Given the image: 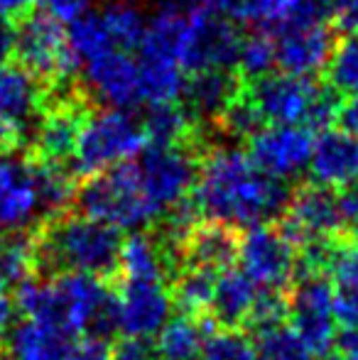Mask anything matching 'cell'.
I'll return each mask as SVG.
<instances>
[{"instance_id":"1","label":"cell","mask_w":358,"mask_h":360,"mask_svg":"<svg viewBox=\"0 0 358 360\" xmlns=\"http://www.w3.org/2000/svg\"><path fill=\"white\" fill-rule=\"evenodd\" d=\"M191 199L206 221L234 231H250L280 218L290 191L285 181L265 174L245 150L219 145L199 162Z\"/></svg>"},{"instance_id":"2","label":"cell","mask_w":358,"mask_h":360,"mask_svg":"<svg viewBox=\"0 0 358 360\" xmlns=\"http://www.w3.org/2000/svg\"><path fill=\"white\" fill-rule=\"evenodd\" d=\"M37 277H57L62 272H87L113 285L118 277L123 236L118 228L91 221L82 214L44 218L32 228Z\"/></svg>"},{"instance_id":"3","label":"cell","mask_w":358,"mask_h":360,"mask_svg":"<svg viewBox=\"0 0 358 360\" xmlns=\"http://www.w3.org/2000/svg\"><path fill=\"white\" fill-rule=\"evenodd\" d=\"M245 96L265 125H305L309 130H329L339 118V96L321 89L312 79L292 74H268L250 81Z\"/></svg>"},{"instance_id":"4","label":"cell","mask_w":358,"mask_h":360,"mask_svg":"<svg viewBox=\"0 0 358 360\" xmlns=\"http://www.w3.org/2000/svg\"><path fill=\"white\" fill-rule=\"evenodd\" d=\"M74 209L118 231H138L160 218L143 189L138 162H125L87 176V181L77 186Z\"/></svg>"},{"instance_id":"5","label":"cell","mask_w":358,"mask_h":360,"mask_svg":"<svg viewBox=\"0 0 358 360\" xmlns=\"http://www.w3.org/2000/svg\"><path fill=\"white\" fill-rule=\"evenodd\" d=\"M148 145L143 120L135 118L130 110H91L79 130L69 167L77 176H94L110 167L133 162L135 157L143 155Z\"/></svg>"},{"instance_id":"6","label":"cell","mask_w":358,"mask_h":360,"mask_svg":"<svg viewBox=\"0 0 358 360\" xmlns=\"http://www.w3.org/2000/svg\"><path fill=\"white\" fill-rule=\"evenodd\" d=\"M15 57L30 76L52 89H64L82 69L69 47L67 30L62 22L44 13L23 18L15 39Z\"/></svg>"},{"instance_id":"7","label":"cell","mask_w":358,"mask_h":360,"mask_svg":"<svg viewBox=\"0 0 358 360\" xmlns=\"http://www.w3.org/2000/svg\"><path fill=\"white\" fill-rule=\"evenodd\" d=\"M290 323L314 358H326L336 343L334 285L324 272H295L287 289Z\"/></svg>"},{"instance_id":"8","label":"cell","mask_w":358,"mask_h":360,"mask_svg":"<svg viewBox=\"0 0 358 360\" xmlns=\"http://www.w3.org/2000/svg\"><path fill=\"white\" fill-rule=\"evenodd\" d=\"M241 42L243 37L229 18H221V13L204 8V5L194 8L184 18L177 52L179 67L189 76L231 69L238 62Z\"/></svg>"},{"instance_id":"9","label":"cell","mask_w":358,"mask_h":360,"mask_svg":"<svg viewBox=\"0 0 358 360\" xmlns=\"http://www.w3.org/2000/svg\"><path fill=\"white\" fill-rule=\"evenodd\" d=\"M277 226L297 250L317 245V243L339 240L346 236V218L341 211L339 196H334V191L319 184L300 186L295 194H290V201H287Z\"/></svg>"},{"instance_id":"10","label":"cell","mask_w":358,"mask_h":360,"mask_svg":"<svg viewBox=\"0 0 358 360\" xmlns=\"http://www.w3.org/2000/svg\"><path fill=\"white\" fill-rule=\"evenodd\" d=\"M44 108V89L20 64H0V152L13 155L32 140Z\"/></svg>"},{"instance_id":"11","label":"cell","mask_w":358,"mask_h":360,"mask_svg":"<svg viewBox=\"0 0 358 360\" xmlns=\"http://www.w3.org/2000/svg\"><path fill=\"white\" fill-rule=\"evenodd\" d=\"M138 172L150 204L162 216L174 204L189 199L199 174V160L186 145L148 147L138 162Z\"/></svg>"},{"instance_id":"12","label":"cell","mask_w":358,"mask_h":360,"mask_svg":"<svg viewBox=\"0 0 358 360\" xmlns=\"http://www.w3.org/2000/svg\"><path fill=\"white\" fill-rule=\"evenodd\" d=\"M238 260L243 272L260 289L287 292L295 277L297 248L280 231V226H255L243 233L238 245Z\"/></svg>"},{"instance_id":"13","label":"cell","mask_w":358,"mask_h":360,"mask_svg":"<svg viewBox=\"0 0 358 360\" xmlns=\"http://www.w3.org/2000/svg\"><path fill=\"white\" fill-rule=\"evenodd\" d=\"M314 138L305 125H265L250 138V160L280 181L295 179L309 167Z\"/></svg>"},{"instance_id":"14","label":"cell","mask_w":358,"mask_h":360,"mask_svg":"<svg viewBox=\"0 0 358 360\" xmlns=\"http://www.w3.org/2000/svg\"><path fill=\"white\" fill-rule=\"evenodd\" d=\"M84 84L89 96L106 105V108L130 110L143 105V79L140 64L125 49H110L101 57L84 64Z\"/></svg>"},{"instance_id":"15","label":"cell","mask_w":358,"mask_h":360,"mask_svg":"<svg viewBox=\"0 0 358 360\" xmlns=\"http://www.w3.org/2000/svg\"><path fill=\"white\" fill-rule=\"evenodd\" d=\"M87 113L89 110L84 108L82 98L67 94L57 96L52 103L44 105L30 140L34 160L69 165Z\"/></svg>"},{"instance_id":"16","label":"cell","mask_w":358,"mask_h":360,"mask_svg":"<svg viewBox=\"0 0 358 360\" xmlns=\"http://www.w3.org/2000/svg\"><path fill=\"white\" fill-rule=\"evenodd\" d=\"M123 336L150 338L165 326L172 307L170 287L158 280H115Z\"/></svg>"},{"instance_id":"17","label":"cell","mask_w":358,"mask_h":360,"mask_svg":"<svg viewBox=\"0 0 358 360\" xmlns=\"http://www.w3.org/2000/svg\"><path fill=\"white\" fill-rule=\"evenodd\" d=\"M37 216H42V206L30 160L0 152V228L27 231Z\"/></svg>"},{"instance_id":"18","label":"cell","mask_w":358,"mask_h":360,"mask_svg":"<svg viewBox=\"0 0 358 360\" xmlns=\"http://www.w3.org/2000/svg\"><path fill=\"white\" fill-rule=\"evenodd\" d=\"M334 44V37L324 22L287 27L275 39L277 67L285 74L312 79L326 69Z\"/></svg>"},{"instance_id":"19","label":"cell","mask_w":358,"mask_h":360,"mask_svg":"<svg viewBox=\"0 0 358 360\" xmlns=\"http://www.w3.org/2000/svg\"><path fill=\"white\" fill-rule=\"evenodd\" d=\"M334 0H238L231 10L236 20L258 32H282L295 25H314L331 18Z\"/></svg>"},{"instance_id":"20","label":"cell","mask_w":358,"mask_h":360,"mask_svg":"<svg viewBox=\"0 0 358 360\" xmlns=\"http://www.w3.org/2000/svg\"><path fill=\"white\" fill-rule=\"evenodd\" d=\"M312 184L324 189H346L358 179V135L349 130H321L309 157Z\"/></svg>"},{"instance_id":"21","label":"cell","mask_w":358,"mask_h":360,"mask_svg":"<svg viewBox=\"0 0 358 360\" xmlns=\"http://www.w3.org/2000/svg\"><path fill=\"white\" fill-rule=\"evenodd\" d=\"M243 94L241 76L231 69H216V72L191 74L184 84V108L194 118V123H219L231 103Z\"/></svg>"},{"instance_id":"22","label":"cell","mask_w":358,"mask_h":360,"mask_svg":"<svg viewBox=\"0 0 358 360\" xmlns=\"http://www.w3.org/2000/svg\"><path fill=\"white\" fill-rule=\"evenodd\" d=\"M238 245L241 238L234 228L214 221L199 223L184 243V267H199L221 275L238 260Z\"/></svg>"},{"instance_id":"23","label":"cell","mask_w":358,"mask_h":360,"mask_svg":"<svg viewBox=\"0 0 358 360\" xmlns=\"http://www.w3.org/2000/svg\"><path fill=\"white\" fill-rule=\"evenodd\" d=\"M5 351L13 360H67L72 336L57 326L25 319L13 323L5 338Z\"/></svg>"},{"instance_id":"24","label":"cell","mask_w":358,"mask_h":360,"mask_svg":"<svg viewBox=\"0 0 358 360\" xmlns=\"http://www.w3.org/2000/svg\"><path fill=\"white\" fill-rule=\"evenodd\" d=\"M255 297H258V287L243 270H226L216 277L209 316L219 328L243 331Z\"/></svg>"},{"instance_id":"25","label":"cell","mask_w":358,"mask_h":360,"mask_svg":"<svg viewBox=\"0 0 358 360\" xmlns=\"http://www.w3.org/2000/svg\"><path fill=\"white\" fill-rule=\"evenodd\" d=\"M216 328L219 326L211 316L191 319L177 314L174 319H167L155 341L160 360H194L199 356L206 336H211Z\"/></svg>"},{"instance_id":"26","label":"cell","mask_w":358,"mask_h":360,"mask_svg":"<svg viewBox=\"0 0 358 360\" xmlns=\"http://www.w3.org/2000/svg\"><path fill=\"white\" fill-rule=\"evenodd\" d=\"M115 280H158L170 287L167 265H165L162 250H160L153 233L135 231L128 238H123Z\"/></svg>"},{"instance_id":"27","label":"cell","mask_w":358,"mask_h":360,"mask_svg":"<svg viewBox=\"0 0 358 360\" xmlns=\"http://www.w3.org/2000/svg\"><path fill=\"white\" fill-rule=\"evenodd\" d=\"M32 167L34 186H37L39 206H42V221L59 214H67L69 206H74L77 196V181L69 165H57V162H44L27 157Z\"/></svg>"},{"instance_id":"28","label":"cell","mask_w":358,"mask_h":360,"mask_svg":"<svg viewBox=\"0 0 358 360\" xmlns=\"http://www.w3.org/2000/svg\"><path fill=\"white\" fill-rule=\"evenodd\" d=\"M216 272L199 270V267H184L172 282H170V297L179 314L191 319L209 316L211 299H214Z\"/></svg>"},{"instance_id":"29","label":"cell","mask_w":358,"mask_h":360,"mask_svg":"<svg viewBox=\"0 0 358 360\" xmlns=\"http://www.w3.org/2000/svg\"><path fill=\"white\" fill-rule=\"evenodd\" d=\"M143 125L148 133V147H179L194 135L196 123L181 103H162L148 105Z\"/></svg>"},{"instance_id":"30","label":"cell","mask_w":358,"mask_h":360,"mask_svg":"<svg viewBox=\"0 0 358 360\" xmlns=\"http://www.w3.org/2000/svg\"><path fill=\"white\" fill-rule=\"evenodd\" d=\"M32 277H37L32 228L13 231L5 240H0V285L18 289Z\"/></svg>"},{"instance_id":"31","label":"cell","mask_w":358,"mask_h":360,"mask_svg":"<svg viewBox=\"0 0 358 360\" xmlns=\"http://www.w3.org/2000/svg\"><path fill=\"white\" fill-rule=\"evenodd\" d=\"M98 15L115 49L130 52L140 47L145 30H148V20L133 0H110L98 10Z\"/></svg>"},{"instance_id":"32","label":"cell","mask_w":358,"mask_h":360,"mask_svg":"<svg viewBox=\"0 0 358 360\" xmlns=\"http://www.w3.org/2000/svg\"><path fill=\"white\" fill-rule=\"evenodd\" d=\"M67 37H69V47H72L74 57L79 59L82 67L87 62H91V59L115 49L108 37V32H106V25H103V20H101L98 10H96V13L89 10L87 15L74 20L67 30Z\"/></svg>"},{"instance_id":"33","label":"cell","mask_w":358,"mask_h":360,"mask_svg":"<svg viewBox=\"0 0 358 360\" xmlns=\"http://www.w3.org/2000/svg\"><path fill=\"white\" fill-rule=\"evenodd\" d=\"M324 76L336 96L358 94V34H346L341 42L334 44Z\"/></svg>"},{"instance_id":"34","label":"cell","mask_w":358,"mask_h":360,"mask_svg":"<svg viewBox=\"0 0 358 360\" xmlns=\"http://www.w3.org/2000/svg\"><path fill=\"white\" fill-rule=\"evenodd\" d=\"M250 338H255L258 360H314L312 351L305 346V341L287 323Z\"/></svg>"},{"instance_id":"35","label":"cell","mask_w":358,"mask_h":360,"mask_svg":"<svg viewBox=\"0 0 358 360\" xmlns=\"http://www.w3.org/2000/svg\"><path fill=\"white\" fill-rule=\"evenodd\" d=\"M236 67H238L241 79L250 81L272 74V67H277L275 39L265 32H253L250 37H243Z\"/></svg>"},{"instance_id":"36","label":"cell","mask_w":358,"mask_h":360,"mask_svg":"<svg viewBox=\"0 0 358 360\" xmlns=\"http://www.w3.org/2000/svg\"><path fill=\"white\" fill-rule=\"evenodd\" d=\"M287 319H290L287 292H282V289H260L243 328L248 336H258V333L287 323Z\"/></svg>"},{"instance_id":"37","label":"cell","mask_w":358,"mask_h":360,"mask_svg":"<svg viewBox=\"0 0 358 360\" xmlns=\"http://www.w3.org/2000/svg\"><path fill=\"white\" fill-rule=\"evenodd\" d=\"M204 360H258L255 341L241 328H216L201 346Z\"/></svg>"},{"instance_id":"38","label":"cell","mask_w":358,"mask_h":360,"mask_svg":"<svg viewBox=\"0 0 358 360\" xmlns=\"http://www.w3.org/2000/svg\"><path fill=\"white\" fill-rule=\"evenodd\" d=\"M219 130L231 138H253L260 128H263V118L255 110V105L250 103V98L245 96V91L226 108V113L219 118Z\"/></svg>"},{"instance_id":"39","label":"cell","mask_w":358,"mask_h":360,"mask_svg":"<svg viewBox=\"0 0 358 360\" xmlns=\"http://www.w3.org/2000/svg\"><path fill=\"white\" fill-rule=\"evenodd\" d=\"M113 360H160L155 341L143 336H123L113 346Z\"/></svg>"},{"instance_id":"40","label":"cell","mask_w":358,"mask_h":360,"mask_svg":"<svg viewBox=\"0 0 358 360\" xmlns=\"http://www.w3.org/2000/svg\"><path fill=\"white\" fill-rule=\"evenodd\" d=\"M37 3L44 15H49L62 25H72L74 20L89 13L94 0H37Z\"/></svg>"},{"instance_id":"41","label":"cell","mask_w":358,"mask_h":360,"mask_svg":"<svg viewBox=\"0 0 358 360\" xmlns=\"http://www.w3.org/2000/svg\"><path fill=\"white\" fill-rule=\"evenodd\" d=\"M67 360H113V348L103 338L84 336L77 343H72Z\"/></svg>"},{"instance_id":"42","label":"cell","mask_w":358,"mask_h":360,"mask_svg":"<svg viewBox=\"0 0 358 360\" xmlns=\"http://www.w3.org/2000/svg\"><path fill=\"white\" fill-rule=\"evenodd\" d=\"M331 18L346 34H358V0H334Z\"/></svg>"},{"instance_id":"43","label":"cell","mask_w":358,"mask_h":360,"mask_svg":"<svg viewBox=\"0 0 358 360\" xmlns=\"http://www.w3.org/2000/svg\"><path fill=\"white\" fill-rule=\"evenodd\" d=\"M15 319V297L8 287L0 285V356L5 353V338L13 328Z\"/></svg>"},{"instance_id":"44","label":"cell","mask_w":358,"mask_h":360,"mask_svg":"<svg viewBox=\"0 0 358 360\" xmlns=\"http://www.w3.org/2000/svg\"><path fill=\"white\" fill-rule=\"evenodd\" d=\"M339 204H341V211H344L346 221H351L356 226L358 223V179L351 181L346 189H341Z\"/></svg>"},{"instance_id":"45","label":"cell","mask_w":358,"mask_h":360,"mask_svg":"<svg viewBox=\"0 0 358 360\" xmlns=\"http://www.w3.org/2000/svg\"><path fill=\"white\" fill-rule=\"evenodd\" d=\"M37 0H0V18L3 20H23L32 13Z\"/></svg>"},{"instance_id":"46","label":"cell","mask_w":358,"mask_h":360,"mask_svg":"<svg viewBox=\"0 0 358 360\" xmlns=\"http://www.w3.org/2000/svg\"><path fill=\"white\" fill-rule=\"evenodd\" d=\"M15 39H18V27L10 20L0 18V64L15 54Z\"/></svg>"},{"instance_id":"47","label":"cell","mask_w":358,"mask_h":360,"mask_svg":"<svg viewBox=\"0 0 358 360\" xmlns=\"http://www.w3.org/2000/svg\"><path fill=\"white\" fill-rule=\"evenodd\" d=\"M339 120H341V125H344V130H349V133L358 135V94L349 96V101L341 105Z\"/></svg>"},{"instance_id":"48","label":"cell","mask_w":358,"mask_h":360,"mask_svg":"<svg viewBox=\"0 0 358 360\" xmlns=\"http://www.w3.org/2000/svg\"><path fill=\"white\" fill-rule=\"evenodd\" d=\"M158 10L167 13H191L194 8H201V0H153Z\"/></svg>"},{"instance_id":"49","label":"cell","mask_w":358,"mask_h":360,"mask_svg":"<svg viewBox=\"0 0 358 360\" xmlns=\"http://www.w3.org/2000/svg\"><path fill=\"white\" fill-rule=\"evenodd\" d=\"M236 3H238V0H201L204 8H211V10H216V13H231V10L236 8Z\"/></svg>"},{"instance_id":"50","label":"cell","mask_w":358,"mask_h":360,"mask_svg":"<svg viewBox=\"0 0 358 360\" xmlns=\"http://www.w3.org/2000/svg\"><path fill=\"white\" fill-rule=\"evenodd\" d=\"M324 360H358V353H346V351H331Z\"/></svg>"},{"instance_id":"51","label":"cell","mask_w":358,"mask_h":360,"mask_svg":"<svg viewBox=\"0 0 358 360\" xmlns=\"http://www.w3.org/2000/svg\"><path fill=\"white\" fill-rule=\"evenodd\" d=\"M346 238H349V240L354 243V245L358 248V223H356L354 228H351V233H349V236H346Z\"/></svg>"},{"instance_id":"52","label":"cell","mask_w":358,"mask_h":360,"mask_svg":"<svg viewBox=\"0 0 358 360\" xmlns=\"http://www.w3.org/2000/svg\"><path fill=\"white\" fill-rule=\"evenodd\" d=\"M0 360H13V358H10V356H5V353H3V356H0Z\"/></svg>"}]
</instances>
